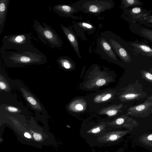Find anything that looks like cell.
Wrapping results in <instances>:
<instances>
[{"mask_svg":"<svg viewBox=\"0 0 152 152\" xmlns=\"http://www.w3.org/2000/svg\"><path fill=\"white\" fill-rule=\"evenodd\" d=\"M0 53L5 63L9 66L42 64L47 60L46 56L34 47L25 50H15L1 47Z\"/></svg>","mask_w":152,"mask_h":152,"instance_id":"1","label":"cell"},{"mask_svg":"<svg viewBox=\"0 0 152 152\" xmlns=\"http://www.w3.org/2000/svg\"><path fill=\"white\" fill-rule=\"evenodd\" d=\"M33 27L38 37L43 43L49 45L52 48H59L63 45L62 40L56 31L45 23L42 24L37 20H34Z\"/></svg>","mask_w":152,"mask_h":152,"instance_id":"2","label":"cell"},{"mask_svg":"<svg viewBox=\"0 0 152 152\" xmlns=\"http://www.w3.org/2000/svg\"><path fill=\"white\" fill-rule=\"evenodd\" d=\"M73 4L78 11L97 16L112 8L115 3L112 0H81Z\"/></svg>","mask_w":152,"mask_h":152,"instance_id":"3","label":"cell"},{"mask_svg":"<svg viewBox=\"0 0 152 152\" xmlns=\"http://www.w3.org/2000/svg\"><path fill=\"white\" fill-rule=\"evenodd\" d=\"M30 33L11 34L4 36L2 39L4 48L9 50H23L34 47L31 43Z\"/></svg>","mask_w":152,"mask_h":152,"instance_id":"4","label":"cell"},{"mask_svg":"<svg viewBox=\"0 0 152 152\" xmlns=\"http://www.w3.org/2000/svg\"><path fill=\"white\" fill-rule=\"evenodd\" d=\"M108 42L115 53L126 62L131 61V57L121 43L120 38L109 31H105L100 34Z\"/></svg>","mask_w":152,"mask_h":152,"instance_id":"5","label":"cell"},{"mask_svg":"<svg viewBox=\"0 0 152 152\" xmlns=\"http://www.w3.org/2000/svg\"><path fill=\"white\" fill-rule=\"evenodd\" d=\"M125 133V132L120 131H107L97 139L95 145L102 146L113 145Z\"/></svg>","mask_w":152,"mask_h":152,"instance_id":"6","label":"cell"},{"mask_svg":"<svg viewBox=\"0 0 152 152\" xmlns=\"http://www.w3.org/2000/svg\"><path fill=\"white\" fill-rule=\"evenodd\" d=\"M147 96V94L143 91L142 86L137 80L130 85L123 97L127 101H132L143 99Z\"/></svg>","mask_w":152,"mask_h":152,"instance_id":"7","label":"cell"},{"mask_svg":"<svg viewBox=\"0 0 152 152\" xmlns=\"http://www.w3.org/2000/svg\"><path fill=\"white\" fill-rule=\"evenodd\" d=\"M96 52L100 56L108 59L116 60V55L107 40L101 36L96 42Z\"/></svg>","mask_w":152,"mask_h":152,"instance_id":"8","label":"cell"},{"mask_svg":"<svg viewBox=\"0 0 152 152\" xmlns=\"http://www.w3.org/2000/svg\"><path fill=\"white\" fill-rule=\"evenodd\" d=\"M152 113V102L146 99L143 103L132 106L129 109L128 113L132 116L145 117Z\"/></svg>","mask_w":152,"mask_h":152,"instance_id":"9","label":"cell"},{"mask_svg":"<svg viewBox=\"0 0 152 152\" xmlns=\"http://www.w3.org/2000/svg\"><path fill=\"white\" fill-rule=\"evenodd\" d=\"M53 10L59 16L71 18L75 19H82L74 15V14L78 12V11L74 5L66 4H58L53 7Z\"/></svg>","mask_w":152,"mask_h":152,"instance_id":"10","label":"cell"},{"mask_svg":"<svg viewBox=\"0 0 152 152\" xmlns=\"http://www.w3.org/2000/svg\"><path fill=\"white\" fill-rule=\"evenodd\" d=\"M60 27L77 56L81 58L78 40L76 33L72 29V26L67 27L61 24Z\"/></svg>","mask_w":152,"mask_h":152,"instance_id":"11","label":"cell"},{"mask_svg":"<svg viewBox=\"0 0 152 152\" xmlns=\"http://www.w3.org/2000/svg\"><path fill=\"white\" fill-rule=\"evenodd\" d=\"M73 27L76 32V34L86 40L87 39L84 37V32H87L88 34H93L96 29L95 27L92 24L86 22H77L73 24Z\"/></svg>","mask_w":152,"mask_h":152,"instance_id":"12","label":"cell"},{"mask_svg":"<svg viewBox=\"0 0 152 152\" xmlns=\"http://www.w3.org/2000/svg\"><path fill=\"white\" fill-rule=\"evenodd\" d=\"M10 0L0 1V35L4 26Z\"/></svg>","mask_w":152,"mask_h":152,"instance_id":"13","label":"cell"},{"mask_svg":"<svg viewBox=\"0 0 152 152\" xmlns=\"http://www.w3.org/2000/svg\"><path fill=\"white\" fill-rule=\"evenodd\" d=\"M133 28V31L145 39L152 41V30L141 26H136Z\"/></svg>","mask_w":152,"mask_h":152,"instance_id":"14","label":"cell"},{"mask_svg":"<svg viewBox=\"0 0 152 152\" xmlns=\"http://www.w3.org/2000/svg\"><path fill=\"white\" fill-rule=\"evenodd\" d=\"M131 44L141 52L145 53L148 56L152 57V49L148 46L143 44L137 43H133Z\"/></svg>","mask_w":152,"mask_h":152,"instance_id":"15","label":"cell"},{"mask_svg":"<svg viewBox=\"0 0 152 152\" xmlns=\"http://www.w3.org/2000/svg\"><path fill=\"white\" fill-rule=\"evenodd\" d=\"M121 1V7L123 9L131 6L140 4V2L139 1L136 0H122Z\"/></svg>","mask_w":152,"mask_h":152,"instance_id":"16","label":"cell"},{"mask_svg":"<svg viewBox=\"0 0 152 152\" xmlns=\"http://www.w3.org/2000/svg\"><path fill=\"white\" fill-rule=\"evenodd\" d=\"M141 73L142 78L152 83V74L151 73L145 70L141 71Z\"/></svg>","mask_w":152,"mask_h":152,"instance_id":"17","label":"cell"},{"mask_svg":"<svg viewBox=\"0 0 152 152\" xmlns=\"http://www.w3.org/2000/svg\"><path fill=\"white\" fill-rule=\"evenodd\" d=\"M28 101L32 105H36L37 102L35 99L31 96H28L27 97Z\"/></svg>","mask_w":152,"mask_h":152,"instance_id":"18","label":"cell"},{"mask_svg":"<svg viewBox=\"0 0 152 152\" xmlns=\"http://www.w3.org/2000/svg\"><path fill=\"white\" fill-rule=\"evenodd\" d=\"M125 121V119L122 118H118L115 121V124L118 125L123 124Z\"/></svg>","mask_w":152,"mask_h":152,"instance_id":"19","label":"cell"},{"mask_svg":"<svg viewBox=\"0 0 152 152\" xmlns=\"http://www.w3.org/2000/svg\"><path fill=\"white\" fill-rule=\"evenodd\" d=\"M106 81L104 79H100L97 81L96 84L99 86H101L104 85Z\"/></svg>","mask_w":152,"mask_h":152,"instance_id":"20","label":"cell"},{"mask_svg":"<svg viewBox=\"0 0 152 152\" xmlns=\"http://www.w3.org/2000/svg\"><path fill=\"white\" fill-rule=\"evenodd\" d=\"M33 137L35 140L37 141H39L42 139V136L41 135L37 133H35L33 134Z\"/></svg>","mask_w":152,"mask_h":152,"instance_id":"21","label":"cell"},{"mask_svg":"<svg viewBox=\"0 0 152 152\" xmlns=\"http://www.w3.org/2000/svg\"><path fill=\"white\" fill-rule=\"evenodd\" d=\"M7 109L8 111L11 112L15 113L18 111V108L12 106H8Z\"/></svg>","mask_w":152,"mask_h":152,"instance_id":"22","label":"cell"},{"mask_svg":"<svg viewBox=\"0 0 152 152\" xmlns=\"http://www.w3.org/2000/svg\"><path fill=\"white\" fill-rule=\"evenodd\" d=\"M141 8L139 7H135L132 9V12L134 14H138L141 12Z\"/></svg>","mask_w":152,"mask_h":152,"instance_id":"23","label":"cell"},{"mask_svg":"<svg viewBox=\"0 0 152 152\" xmlns=\"http://www.w3.org/2000/svg\"><path fill=\"white\" fill-rule=\"evenodd\" d=\"M117 111L115 110H111L108 111L106 114L109 116H113L116 114Z\"/></svg>","mask_w":152,"mask_h":152,"instance_id":"24","label":"cell"},{"mask_svg":"<svg viewBox=\"0 0 152 152\" xmlns=\"http://www.w3.org/2000/svg\"><path fill=\"white\" fill-rule=\"evenodd\" d=\"M111 97V95L110 94H107L105 95L102 98L103 101H106L110 98Z\"/></svg>","mask_w":152,"mask_h":152,"instance_id":"25","label":"cell"},{"mask_svg":"<svg viewBox=\"0 0 152 152\" xmlns=\"http://www.w3.org/2000/svg\"><path fill=\"white\" fill-rule=\"evenodd\" d=\"M7 86L6 84L3 82H0V88L1 89L4 90L6 88Z\"/></svg>","mask_w":152,"mask_h":152,"instance_id":"26","label":"cell"},{"mask_svg":"<svg viewBox=\"0 0 152 152\" xmlns=\"http://www.w3.org/2000/svg\"><path fill=\"white\" fill-rule=\"evenodd\" d=\"M75 107L78 110H81L83 109V106L80 104H78L76 105Z\"/></svg>","mask_w":152,"mask_h":152,"instance_id":"27","label":"cell"},{"mask_svg":"<svg viewBox=\"0 0 152 152\" xmlns=\"http://www.w3.org/2000/svg\"><path fill=\"white\" fill-rule=\"evenodd\" d=\"M24 136L28 138H30L31 137L30 134L28 132H25L24 134Z\"/></svg>","mask_w":152,"mask_h":152,"instance_id":"28","label":"cell"},{"mask_svg":"<svg viewBox=\"0 0 152 152\" xmlns=\"http://www.w3.org/2000/svg\"><path fill=\"white\" fill-rule=\"evenodd\" d=\"M147 139L149 140H152V134L149 135L147 137Z\"/></svg>","mask_w":152,"mask_h":152,"instance_id":"29","label":"cell"},{"mask_svg":"<svg viewBox=\"0 0 152 152\" xmlns=\"http://www.w3.org/2000/svg\"><path fill=\"white\" fill-rule=\"evenodd\" d=\"M147 99L152 102V96L148 97Z\"/></svg>","mask_w":152,"mask_h":152,"instance_id":"30","label":"cell"},{"mask_svg":"<svg viewBox=\"0 0 152 152\" xmlns=\"http://www.w3.org/2000/svg\"><path fill=\"white\" fill-rule=\"evenodd\" d=\"M101 152H101H100V151H99V152ZM118 152V151H117V152Z\"/></svg>","mask_w":152,"mask_h":152,"instance_id":"31","label":"cell"},{"mask_svg":"<svg viewBox=\"0 0 152 152\" xmlns=\"http://www.w3.org/2000/svg\"><path fill=\"white\" fill-rule=\"evenodd\" d=\"M151 71H152V70H151Z\"/></svg>","mask_w":152,"mask_h":152,"instance_id":"32","label":"cell"}]
</instances>
